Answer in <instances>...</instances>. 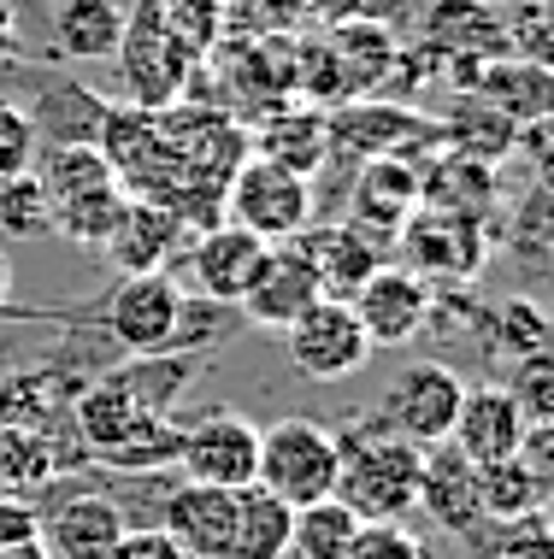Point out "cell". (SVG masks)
Here are the masks:
<instances>
[{"label":"cell","mask_w":554,"mask_h":559,"mask_svg":"<svg viewBox=\"0 0 554 559\" xmlns=\"http://www.w3.org/2000/svg\"><path fill=\"white\" fill-rule=\"evenodd\" d=\"M419 465L425 448L389 436L378 418H361L349 436H337V501L361 524L408 519L419 501Z\"/></svg>","instance_id":"1"},{"label":"cell","mask_w":554,"mask_h":559,"mask_svg":"<svg viewBox=\"0 0 554 559\" xmlns=\"http://www.w3.org/2000/svg\"><path fill=\"white\" fill-rule=\"evenodd\" d=\"M266 495L283 507H313L337 495V430L319 418H278L260 430V472H254Z\"/></svg>","instance_id":"2"},{"label":"cell","mask_w":554,"mask_h":559,"mask_svg":"<svg viewBox=\"0 0 554 559\" xmlns=\"http://www.w3.org/2000/svg\"><path fill=\"white\" fill-rule=\"evenodd\" d=\"M460 395H467V377L455 366H443V359H413V366H401L389 377V389L378 401V425L389 436H401V442H413V448H437V442H448V430H455Z\"/></svg>","instance_id":"3"},{"label":"cell","mask_w":554,"mask_h":559,"mask_svg":"<svg viewBox=\"0 0 554 559\" xmlns=\"http://www.w3.org/2000/svg\"><path fill=\"white\" fill-rule=\"evenodd\" d=\"M231 224H243L248 236L278 248L313 224V183L272 159H243L231 171Z\"/></svg>","instance_id":"4"},{"label":"cell","mask_w":554,"mask_h":559,"mask_svg":"<svg viewBox=\"0 0 554 559\" xmlns=\"http://www.w3.org/2000/svg\"><path fill=\"white\" fill-rule=\"evenodd\" d=\"M113 59L125 66V88L137 95V107L160 112V107H172V100L184 95L195 53L166 29L160 0H142L137 12H125V41H118Z\"/></svg>","instance_id":"5"},{"label":"cell","mask_w":554,"mask_h":559,"mask_svg":"<svg viewBox=\"0 0 554 559\" xmlns=\"http://www.w3.org/2000/svg\"><path fill=\"white\" fill-rule=\"evenodd\" d=\"M283 347H290L295 371L313 377V383H342V377L366 371L372 354H378L349 300H313L302 319L283 330Z\"/></svg>","instance_id":"6"},{"label":"cell","mask_w":554,"mask_h":559,"mask_svg":"<svg viewBox=\"0 0 554 559\" xmlns=\"http://www.w3.org/2000/svg\"><path fill=\"white\" fill-rule=\"evenodd\" d=\"M184 289L166 277V271H130L125 283L107 300V330L125 354L160 359L166 347H177V330H184Z\"/></svg>","instance_id":"7"},{"label":"cell","mask_w":554,"mask_h":559,"mask_svg":"<svg viewBox=\"0 0 554 559\" xmlns=\"http://www.w3.org/2000/svg\"><path fill=\"white\" fill-rule=\"evenodd\" d=\"M408 241V271L425 283H472L490 260V236L484 224L467 213H437V206H419V213L396 230Z\"/></svg>","instance_id":"8"},{"label":"cell","mask_w":554,"mask_h":559,"mask_svg":"<svg viewBox=\"0 0 554 559\" xmlns=\"http://www.w3.org/2000/svg\"><path fill=\"white\" fill-rule=\"evenodd\" d=\"M177 465L184 483H213V489H248L260 472V425L243 413H207L177 436Z\"/></svg>","instance_id":"9"},{"label":"cell","mask_w":554,"mask_h":559,"mask_svg":"<svg viewBox=\"0 0 554 559\" xmlns=\"http://www.w3.org/2000/svg\"><path fill=\"white\" fill-rule=\"evenodd\" d=\"M431 300H437V289L425 277H413L408 265H378L354 289L349 307H354V319H361L372 347H408L431 324Z\"/></svg>","instance_id":"10"},{"label":"cell","mask_w":554,"mask_h":559,"mask_svg":"<svg viewBox=\"0 0 554 559\" xmlns=\"http://www.w3.org/2000/svg\"><path fill=\"white\" fill-rule=\"evenodd\" d=\"M313 300H325L319 271H313V260L295 248V236H290V241H278V248H266V260H260V271H254V283L243 289L236 307H243L248 324L278 330V336H283V330L302 319Z\"/></svg>","instance_id":"11"},{"label":"cell","mask_w":554,"mask_h":559,"mask_svg":"<svg viewBox=\"0 0 554 559\" xmlns=\"http://www.w3.org/2000/svg\"><path fill=\"white\" fill-rule=\"evenodd\" d=\"M231 524H236V489H213V483H172L166 489L160 531L184 548V559H224L231 554Z\"/></svg>","instance_id":"12"},{"label":"cell","mask_w":554,"mask_h":559,"mask_svg":"<svg viewBox=\"0 0 554 559\" xmlns=\"http://www.w3.org/2000/svg\"><path fill=\"white\" fill-rule=\"evenodd\" d=\"M526 413H519V401L507 395L502 383H478L460 395V413H455V430H448V442L467 453L472 465H496V460H514L519 448H526Z\"/></svg>","instance_id":"13"},{"label":"cell","mask_w":554,"mask_h":559,"mask_svg":"<svg viewBox=\"0 0 554 559\" xmlns=\"http://www.w3.org/2000/svg\"><path fill=\"white\" fill-rule=\"evenodd\" d=\"M413 507L425 512L437 531L472 536L478 524H484V507H478V465L455 442L425 448V465H419V501Z\"/></svg>","instance_id":"14"},{"label":"cell","mask_w":554,"mask_h":559,"mask_svg":"<svg viewBox=\"0 0 554 559\" xmlns=\"http://www.w3.org/2000/svg\"><path fill=\"white\" fill-rule=\"evenodd\" d=\"M260 260H266V241L248 236L243 224H207L201 241L189 248V283H195V295L224 307V300H243Z\"/></svg>","instance_id":"15"},{"label":"cell","mask_w":554,"mask_h":559,"mask_svg":"<svg viewBox=\"0 0 554 559\" xmlns=\"http://www.w3.org/2000/svg\"><path fill=\"white\" fill-rule=\"evenodd\" d=\"M349 206H354L349 224H361L372 236H396L419 213V165L408 154H366Z\"/></svg>","instance_id":"16"},{"label":"cell","mask_w":554,"mask_h":559,"mask_svg":"<svg viewBox=\"0 0 554 559\" xmlns=\"http://www.w3.org/2000/svg\"><path fill=\"white\" fill-rule=\"evenodd\" d=\"M254 159H272L313 183L331 159V118L319 107H272L254 130Z\"/></svg>","instance_id":"17"},{"label":"cell","mask_w":554,"mask_h":559,"mask_svg":"<svg viewBox=\"0 0 554 559\" xmlns=\"http://www.w3.org/2000/svg\"><path fill=\"white\" fill-rule=\"evenodd\" d=\"M295 248L313 260V271H319V289L325 300H354V289L378 271V241H372V230H361V224H325V230H307L295 236Z\"/></svg>","instance_id":"18"},{"label":"cell","mask_w":554,"mask_h":559,"mask_svg":"<svg viewBox=\"0 0 554 559\" xmlns=\"http://www.w3.org/2000/svg\"><path fill=\"white\" fill-rule=\"evenodd\" d=\"M331 41V59H337V83H342V107H354L361 95L384 88V78L396 71V29L384 19H349V24H331L325 29Z\"/></svg>","instance_id":"19"},{"label":"cell","mask_w":554,"mask_h":559,"mask_svg":"<svg viewBox=\"0 0 554 559\" xmlns=\"http://www.w3.org/2000/svg\"><path fill=\"white\" fill-rule=\"evenodd\" d=\"M148 401L137 395V383H130V371H113V377H95V383L78 395V436H83V448H95L101 460L107 453H118L148 425Z\"/></svg>","instance_id":"20"},{"label":"cell","mask_w":554,"mask_h":559,"mask_svg":"<svg viewBox=\"0 0 554 559\" xmlns=\"http://www.w3.org/2000/svg\"><path fill=\"white\" fill-rule=\"evenodd\" d=\"M125 531H130V519L113 495H78L54 519H42V542H48L54 559H107Z\"/></svg>","instance_id":"21"},{"label":"cell","mask_w":554,"mask_h":559,"mask_svg":"<svg viewBox=\"0 0 554 559\" xmlns=\"http://www.w3.org/2000/svg\"><path fill=\"white\" fill-rule=\"evenodd\" d=\"M419 206L467 213V218L490 213V206H496V165L478 159V154H460V147H448L431 171H419Z\"/></svg>","instance_id":"22"},{"label":"cell","mask_w":554,"mask_h":559,"mask_svg":"<svg viewBox=\"0 0 554 559\" xmlns=\"http://www.w3.org/2000/svg\"><path fill=\"white\" fill-rule=\"evenodd\" d=\"M125 41V0H59L54 12V48L78 66H101Z\"/></svg>","instance_id":"23"},{"label":"cell","mask_w":554,"mask_h":559,"mask_svg":"<svg viewBox=\"0 0 554 559\" xmlns=\"http://www.w3.org/2000/svg\"><path fill=\"white\" fill-rule=\"evenodd\" d=\"M166 241H177V213L160 201H125V213H118L113 236L101 241V253L125 271H160L166 260Z\"/></svg>","instance_id":"24"},{"label":"cell","mask_w":554,"mask_h":559,"mask_svg":"<svg viewBox=\"0 0 554 559\" xmlns=\"http://www.w3.org/2000/svg\"><path fill=\"white\" fill-rule=\"evenodd\" d=\"M543 495H549V472H537L526 453L496 460V465H478V507H484V519H496V524L543 512Z\"/></svg>","instance_id":"25"},{"label":"cell","mask_w":554,"mask_h":559,"mask_svg":"<svg viewBox=\"0 0 554 559\" xmlns=\"http://www.w3.org/2000/svg\"><path fill=\"white\" fill-rule=\"evenodd\" d=\"M290 512L295 507H283L260 483L236 489V524H231V554L224 559H283L290 554Z\"/></svg>","instance_id":"26"},{"label":"cell","mask_w":554,"mask_h":559,"mask_svg":"<svg viewBox=\"0 0 554 559\" xmlns=\"http://www.w3.org/2000/svg\"><path fill=\"white\" fill-rule=\"evenodd\" d=\"M431 36H437L443 53H455V48L478 53V59L514 53V41H507V29H502L490 0H437V12H431Z\"/></svg>","instance_id":"27"},{"label":"cell","mask_w":554,"mask_h":559,"mask_svg":"<svg viewBox=\"0 0 554 559\" xmlns=\"http://www.w3.org/2000/svg\"><path fill=\"white\" fill-rule=\"evenodd\" d=\"M354 536H361V519L337 495L290 512V559H349Z\"/></svg>","instance_id":"28"},{"label":"cell","mask_w":554,"mask_h":559,"mask_svg":"<svg viewBox=\"0 0 554 559\" xmlns=\"http://www.w3.org/2000/svg\"><path fill=\"white\" fill-rule=\"evenodd\" d=\"M160 19L189 53H213L224 41V0H160Z\"/></svg>","instance_id":"29"},{"label":"cell","mask_w":554,"mask_h":559,"mask_svg":"<svg viewBox=\"0 0 554 559\" xmlns=\"http://www.w3.org/2000/svg\"><path fill=\"white\" fill-rule=\"evenodd\" d=\"M48 230V189L36 171L0 183V236H42Z\"/></svg>","instance_id":"30"},{"label":"cell","mask_w":554,"mask_h":559,"mask_svg":"<svg viewBox=\"0 0 554 559\" xmlns=\"http://www.w3.org/2000/svg\"><path fill=\"white\" fill-rule=\"evenodd\" d=\"M484 330H490V347H507V359H526V354H537V347H543L549 319H543V307H537V300L514 295Z\"/></svg>","instance_id":"31"},{"label":"cell","mask_w":554,"mask_h":559,"mask_svg":"<svg viewBox=\"0 0 554 559\" xmlns=\"http://www.w3.org/2000/svg\"><path fill=\"white\" fill-rule=\"evenodd\" d=\"M36 154H42V124L24 107L0 100V183L36 171Z\"/></svg>","instance_id":"32"},{"label":"cell","mask_w":554,"mask_h":559,"mask_svg":"<svg viewBox=\"0 0 554 559\" xmlns=\"http://www.w3.org/2000/svg\"><path fill=\"white\" fill-rule=\"evenodd\" d=\"M554 366H549V354L537 347V354L526 359H514V383H502L507 395L519 401V413H526V425H549L554 418Z\"/></svg>","instance_id":"33"},{"label":"cell","mask_w":554,"mask_h":559,"mask_svg":"<svg viewBox=\"0 0 554 559\" xmlns=\"http://www.w3.org/2000/svg\"><path fill=\"white\" fill-rule=\"evenodd\" d=\"M349 559H425V548H419V536L401 519H389V524H361Z\"/></svg>","instance_id":"34"},{"label":"cell","mask_w":554,"mask_h":559,"mask_svg":"<svg viewBox=\"0 0 554 559\" xmlns=\"http://www.w3.org/2000/svg\"><path fill=\"white\" fill-rule=\"evenodd\" d=\"M243 29L254 36H295V24H307V0H243Z\"/></svg>","instance_id":"35"},{"label":"cell","mask_w":554,"mask_h":559,"mask_svg":"<svg viewBox=\"0 0 554 559\" xmlns=\"http://www.w3.org/2000/svg\"><path fill=\"white\" fill-rule=\"evenodd\" d=\"M490 559H549V531H543V512L531 519H514L502 536V548H490Z\"/></svg>","instance_id":"36"},{"label":"cell","mask_w":554,"mask_h":559,"mask_svg":"<svg viewBox=\"0 0 554 559\" xmlns=\"http://www.w3.org/2000/svg\"><path fill=\"white\" fill-rule=\"evenodd\" d=\"M401 0H307V19L319 24V29H331V24H349V19H389Z\"/></svg>","instance_id":"37"},{"label":"cell","mask_w":554,"mask_h":559,"mask_svg":"<svg viewBox=\"0 0 554 559\" xmlns=\"http://www.w3.org/2000/svg\"><path fill=\"white\" fill-rule=\"evenodd\" d=\"M107 559H184V548H177V542L160 531V524H148V531H137V524H130Z\"/></svg>","instance_id":"38"},{"label":"cell","mask_w":554,"mask_h":559,"mask_svg":"<svg viewBox=\"0 0 554 559\" xmlns=\"http://www.w3.org/2000/svg\"><path fill=\"white\" fill-rule=\"evenodd\" d=\"M24 536H42V512L30 501H19V495H0V548L24 542Z\"/></svg>","instance_id":"39"},{"label":"cell","mask_w":554,"mask_h":559,"mask_svg":"<svg viewBox=\"0 0 554 559\" xmlns=\"http://www.w3.org/2000/svg\"><path fill=\"white\" fill-rule=\"evenodd\" d=\"M0 559H54V554H48V542H42V536H24V542H7Z\"/></svg>","instance_id":"40"},{"label":"cell","mask_w":554,"mask_h":559,"mask_svg":"<svg viewBox=\"0 0 554 559\" xmlns=\"http://www.w3.org/2000/svg\"><path fill=\"white\" fill-rule=\"evenodd\" d=\"M7 289H12V265H7V253H0V300H7Z\"/></svg>","instance_id":"41"},{"label":"cell","mask_w":554,"mask_h":559,"mask_svg":"<svg viewBox=\"0 0 554 559\" xmlns=\"http://www.w3.org/2000/svg\"><path fill=\"white\" fill-rule=\"evenodd\" d=\"M283 559H290V554H283Z\"/></svg>","instance_id":"42"}]
</instances>
